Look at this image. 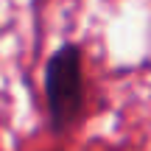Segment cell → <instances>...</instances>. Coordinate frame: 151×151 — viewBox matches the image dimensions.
<instances>
[{
  "label": "cell",
  "mask_w": 151,
  "mask_h": 151,
  "mask_svg": "<svg viewBox=\"0 0 151 151\" xmlns=\"http://www.w3.org/2000/svg\"><path fill=\"white\" fill-rule=\"evenodd\" d=\"M45 95L56 123H65L76 115L81 98V70H78V53L73 48L62 50L50 59L45 73Z\"/></svg>",
  "instance_id": "obj_1"
}]
</instances>
